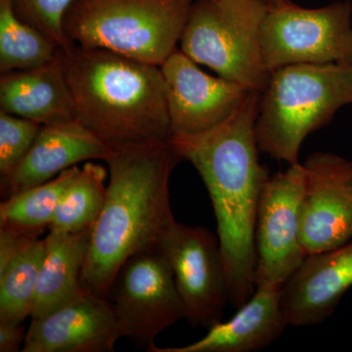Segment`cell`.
I'll list each match as a JSON object with an SVG mask.
<instances>
[{"mask_svg": "<svg viewBox=\"0 0 352 352\" xmlns=\"http://www.w3.org/2000/svg\"><path fill=\"white\" fill-rule=\"evenodd\" d=\"M261 92L252 91L239 110L205 133L171 138L182 160L193 164L212 201L226 261L229 298L236 309L256 291V217L270 175L259 163L256 136Z\"/></svg>", "mask_w": 352, "mask_h": 352, "instance_id": "obj_1", "label": "cell"}, {"mask_svg": "<svg viewBox=\"0 0 352 352\" xmlns=\"http://www.w3.org/2000/svg\"><path fill=\"white\" fill-rule=\"evenodd\" d=\"M180 161L170 142L113 150L107 161L110 182L105 203L82 270V288L88 293L106 298L127 258L159 247L175 220L170 179Z\"/></svg>", "mask_w": 352, "mask_h": 352, "instance_id": "obj_2", "label": "cell"}, {"mask_svg": "<svg viewBox=\"0 0 352 352\" xmlns=\"http://www.w3.org/2000/svg\"><path fill=\"white\" fill-rule=\"evenodd\" d=\"M61 53L78 120L111 149L170 142L161 67L76 44Z\"/></svg>", "mask_w": 352, "mask_h": 352, "instance_id": "obj_3", "label": "cell"}, {"mask_svg": "<svg viewBox=\"0 0 352 352\" xmlns=\"http://www.w3.org/2000/svg\"><path fill=\"white\" fill-rule=\"evenodd\" d=\"M347 105H352V65L294 64L275 69L261 92L259 151L278 162L300 163L305 138Z\"/></svg>", "mask_w": 352, "mask_h": 352, "instance_id": "obj_4", "label": "cell"}, {"mask_svg": "<svg viewBox=\"0 0 352 352\" xmlns=\"http://www.w3.org/2000/svg\"><path fill=\"white\" fill-rule=\"evenodd\" d=\"M194 0H72L63 17L69 43L161 67L182 39Z\"/></svg>", "mask_w": 352, "mask_h": 352, "instance_id": "obj_5", "label": "cell"}, {"mask_svg": "<svg viewBox=\"0 0 352 352\" xmlns=\"http://www.w3.org/2000/svg\"><path fill=\"white\" fill-rule=\"evenodd\" d=\"M267 11L263 0H196L180 50L219 76L263 92L271 76L261 46Z\"/></svg>", "mask_w": 352, "mask_h": 352, "instance_id": "obj_6", "label": "cell"}, {"mask_svg": "<svg viewBox=\"0 0 352 352\" xmlns=\"http://www.w3.org/2000/svg\"><path fill=\"white\" fill-rule=\"evenodd\" d=\"M264 63L270 73L294 64L352 65V3L318 8L293 2L268 8L261 30Z\"/></svg>", "mask_w": 352, "mask_h": 352, "instance_id": "obj_7", "label": "cell"}, {"mask_svg": "<svg viewBox=\"0 0 352 352\" xmlns=\"http://www.w3.org/2000/svg\"><path fill=\"white\" fill-rule=\"evenodd\" d=\"M106 298L120 337L145 351H152L157 335L186 319L173 271L159 247L127 258Z\"/></svg>", "mask_w": 352, "mask_h": 352, "instance_id": "obj_8", "label": "cell"}, {"mask_svg": "<svg viewBox=\"0 0 352 352\" xmlns=\"http://www.w3.org/2000/svg\"><path fill=\"white\" fill-rule=\"evenodd\" d=\"M159 248L170 264L191 326L208 329L221 321L230 298L219 237L204 227L175 220Z\"/></svg>", "mask_w": 352, "mask_h": 352, "instance_id": "obj_9", "label": "cell"}, {"mask_svg": "<svg viewBox=\"0 0 352 352\" xmlns=\"http://www.w3.org/2000/svg\"><path fill=\"white\" fill-rule=\"evenodd\" d=\"M307 170L300 163L270 176L256 217V288H281L307 256L300 237V206Z\"/></svg>", "mask_w": 352, "mask_h": 352, "instance_id": "obj_10", "label": "cell"}, {"mask_svg": "<svg viewBox=\"0 0 352 352\" xmlns=\"http://www.w3.org/2000/svg\"><path fill=\"white\" fill-rule=\"evenodd\" d=\"M307 170L300 206V237L305 254L330 251L352 240V162L316 152Z\"/></svg>", "mask_w": 352, "mask_h": 352, "instance_id": "obj_11", "label": "cell"}, {"mask_svg": "<svg viewBox=\"0 0 352 352\" xmlns=\"http://www.w3.org/2000/svg\"><path fill=\"white\" fill-rule=\"evenodd\" d=\"M166 85L171 138L205 133L226 122L252 90L201 71L182 50L161 66Z\"/></svg>", "mask_w": 352, "mask_h": 352, "instance_id": "obj_12", "label": "cell"}, {"mask_svg": "<svg viewBox=\"0 0 352 352\" xmlns=\"http://www.w3.org/2000/svg\"><path fill=\"white\" fill-rule=\"evenodd\" d=\"M120 333L107 298L83 289L51 314L32 318L23 352H112Z\"/></svg>", "mask_w": 352, "mask_h": 352, "instance_id": "obj_13", "label": "cell"}, {"mask_svg": "<svg viewBox=\"0 0 352 352\" xmlns=\"http://www.w3.org/2000/svg\"><path fill=\"white\" fill-rule=\"evenodd\" d=\"M352 287V240L330 251L308 254L281 289L289 326L323 323Z\"/></svg>", "mask_w": 352, "mask_h": 352, "instance_id": "obj_14", "label": "cell"}, {"mask_svg": "<svg viewBox=\"0 0 352 352\" xmlns=\"http://www.w3.org/2000/svg\"><path fill=\"white\" fill-rule=\"evenodd\" d=\"M113 150L80 120L43 126L23 161L0 182L4 200L50 182L67 168L90 160L107 162Z\"/></svg>", "mask_w": 352, "mask_h": 352, "instance_id": "obj_15", "label": "cell"}, {"mask_svg": "<svg viewBox=\"0 0 352 352\" xmlns=\"http://www.w3.org/2000/svg\"><path fill=\"white\" fill-rule=\"evenodd\" d=\"M281 288H256L232 318L208 328L205 337L180 347H153V352H254L276 342L289 324Z\"/></svg>", "mask_w": 352, "mask_h": 352, "instance_id": "obj_16", "label": "cell"}, {"mask_svg": "<svg viewBox=\"0 0 352 352\" xmlns=\"http://www.w3.org/2000/svg\"><path fill=\"white\" fill-rule=\"evenodd\" d=\"M0 112L34 120L43 126L78 120L61 50L43 66L1 74Z\"/></svg>", "mask_w": 352, "mask_h": 352, "instance_id": "obj_17", "label": "cell"}, {"mask_svg": "<svg viewBox=\"0 0 352 352\" xmlns=\"http://www.w3.org/2000/svg\"><path fill=\"white\" fill-rule=\"evenodd\" d=\"M94 228L71 233L50 230L31 317L38 318L63 307L83 291V266Z\"/></svg>", "mask_w": 352, "mask_h": 352, "instance_id": "obj_18", "label": "cell"}, {"mask_svg": "<svg viewBox=\"0 0 352 352\" xmlns=\"http://www.w3.org/2000/svg\"><path fill=\"white\" fill-rule=\"evenodd\" d=\"M45 239L0 228V322L31 316Z\"/></svg>", "mask_w": 352, "mask_h": 352, "instance_id": "obj_19", "label": "cell"}, {"mask_svg": "<svg viewBox=\"0 0 352 352\" xmlns=\"http://www.w3.org/2000/svg\"><path fill=\"white\" fill-rule=\"evenodd\" d=\"M80 170L72 166L50 182L6 199L0 205V228L38 237L50 228L60 199Z\"/></svg>", "mask_w": 352, "mask_h": 352, "instance_id": "obj_20", "label": "cell"}, {"mask_svg": "<svg viewBox=\"0 0 352 352\" xmlns=\"http://www.w3.org/2000/svg\"><path fill=\"white\" fill-rule=\"evenodd\" d=\"M107 171L88 162L60 199L50 230L76 233L94 228L105 203Z\"/></svg>", "mask_w": 352, "mask_h": 352, "instance_id": "obj_21", "label": "cell"}, {"mask_svg": "<svg viewBox=\"0 0 352 352\" xmlns=\"http://www.w3.org/2000/svg\"><path fill=\"white\" fill-rule=\"evenodd\" d=\"M58 51L51 39L18 17L11 0H0V73L43 66Z\"/></svg>", "mask_w": 352, "mask_h": 352, "instance_id": "obj_22", "label": "cell"}, {"mask_svg": "<svg viewBox=\"0 0 352 352\" xmlns=\"http://www.w3.org/2000/svg\"><path fill=\"white\" fill-rule=\"evenodd\" d=\"M72 0H11L21 20L38 29L62 51L75 44L69 43L63 31V17Z\"/></svg>", "mask_w": 352, "mask_h": 352, "instance_id": "obj_23", "label": "cell"}, {"mask_svg": "<svg viewBox=\"0 0 352 352\" xmlns=\"http://www.w3.org/2000/svg\"><path fill=\"white\" fill-rule=\"evenodd\" d=\"M43 124L0 112V173L6 176L23 161Z\"/></svg>", "mask_w": 352, "mask_h": 352, "instance_id": "obj_24", "label": "cell"}, {"mask_svg": "<svg viewBox=\"0 0 352 352\" xmlns=\"http://www.w3.org/2000/svg\"><path fill=\"white\" fill-rule=\"evenodd\" d=\"M25 327L22 324L12 322H0V351L17 352L22 351L21 344L24 346Z\"/></svg>", "mask_w": 352, "mask_h": 352, "instance_id": "obj_25", "label": "cell"}, {"mask_svg": "<svg viewBox=\"0 0 352 352\" xmlns=\"http://www.w3.org/2000/svg\"><path fill=\"white\" fill-rule=\"evenodd\" d=\"M263 1L268 6V8H272V7H277L289 3L292 0H263Z\"/></svg>", "mask_w": 352, "mask_h": 352, "instance_id": "obj_26", "label": "cell"}]
</instances>
